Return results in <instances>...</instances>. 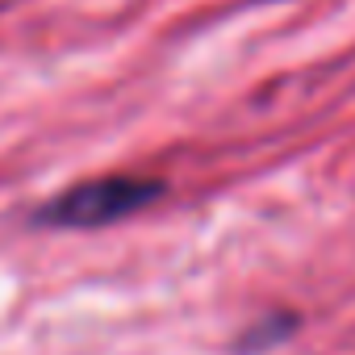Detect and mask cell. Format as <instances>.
Returning <instances> with one entry per match:
<instances>
[{
	"label": "cell",
	"mask_w": 355,
	"mask_h": 355,
	"mask_svg": "<svg viewBox=\"0 0 355 355\" xmlns=\"http://www.w3.org/2000/svg\"><path fill=\"white\" fill-rule=\"evenodd\" d=\"M159 197H163V180H150V175H96V180L71 184L67 193L46 201L38 209V226L101 230V226H113L121 218L142 214Z\"/></svg>",
	"instance_id": "1"
}]
</instances>
